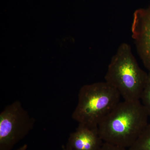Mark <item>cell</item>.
Instances as JSON below:
<instances>
[{"label": "cell", "mask_w": 150, "mask_h": 150, "mask_svg": "<svg viewBox=\"0 0 150 150\" xmlns=\"http://www.w3.org/2000/svg\"><path fill=\"white\" fill-rule=\"evenodd\" d=\"M100 150H127L126 148L103 142Z\"/></svg>", "instance_id": "9"}, {"label": "cell", "mask_w": 150, "mask_h": 150, "mask_svg": "<svg viewBox=\"0 0 150 150\" xmlns=\"http://www.w3.org/2000/svg\"><path fill=\"white\" fill-rule=\"evenodd\" d=\"M27 145L26 144H24L16 150H27Z\"/></svg>", "instance_id": "10"}, {"label": "cell", "mask_w": 150, "mask_h": 150, "mask_svg": "<svg viewBox=\"0 0 150 150\" xmlns=\"http://www.w3.org/2000/svg\"><path fill=\"white\" fill-rule=\"evenodd\" d=\"M149 116L140 100L120 101L98 126L104 142L129 148L148 124Z\"/></svg>", "instance_id": "1"}, {"label": "cell", "mask_w": 150, "mask_h": 150, "mask_svg": "<svg viewBox=\"0 0 150 150\" xmlns=\"http://www.w3.org/2000/svg\"><path fill=\"white\" fill-rule=\"evenodd\" d=\"M118 92L106 82H100L81 87L72 118L80 124L98 126L120 102Z\"/></svg>", "instance_id": "3"}, {"label": "cell", "mask_w": 150, "mask_h": 150, "mask_svg": "<svg viewBox=\"0 0 150 150\" xmlns=\"http://www.w3.org/2000/svg\"><path fill=\"white\" fill-rule=\"evenodd\" d=\"M149 116H150V73H149L147 79L140 99Z\"/></svg>", "instance_id": "8"}, {"label": "cell", "mask_w": 150, "mask_h": 150, "mask_svg": "<svg viewBox=\"0 0 150 150\" xmlns=\"http://www.w3.org/2000/svg\"><path fill=\"white\" fill-rule=\"evenodd\" d=\"M63 150H73L69 149H67V148H66V149H64Z\"/></svg>", "instance_id": "11"}, {"label": "cell", "mask_w": 150, "mask_h": 150, "mask_svg": "<svg viewBox=\"0 0 150 150\" xmlns=\"http://www.w3.org/2000/svg\"><path fill=\"white\" fill-rule=\"evenodd\" d=\"M131 30L138 54L150 73V6L135 11Z\"/></svg>", "instance_id": "5"}, {"label": "cell", "mask_w": 150, "mask_h": 150, "mask_svg": "<svg viewBox=\"0 0 150 150\" xmlns=\"http://www.w3.org/2000/svg\"><path fill=\"white\" fill-rule=\"evenodd\" d=\"M35 120L16 100L5 108L0 113V150H11L27 136Z\"/></svg>", "instance_id": "4"}, {"label": "cell", "mask_w": 150, "mask_h": 150, "mask_svg": "<svg viewBox=\"0 0 150 150\" xmlns=\"http://www.w3.org/2000/svg\"><path fill=\"white\" fill-rule=\"evenodd\" d=\"M148 76L138 64L131 46L124 43L111 59L105 79L124 100L134 101L140 100Z\"/></svg>", "instance_id": "2"}, {"label": "cell", "mask_w": 150, "mask_h": 150, "mask_svg": "<svg viewBox=\"0 0 150 150\" xmlns=\"http://www.w3.org/2000/svg\"><path fill=\"white\" fill-rule=\"evenodd\" d=\"M129 150H150V123H148Z\"/></svg>", "instance_id": "7"}, {"label": "cell", "mask_w": 150, "mask_h": 150, "mask_svg": "<svg viewBox=\"0 0 150 150\" xmlns=\"http://www.w3.org/2000/svg\"><path fill=\"white\" fill-rule=\"evenodd\" d=\"M103 142L98 126L79 123L70 134L66 148L73 150H100Z\"/></svg>", "instance_id": "6"}]
</instances>
